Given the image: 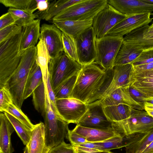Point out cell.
Returning a JSON list of instances; mask_svg holds the SVG:
<instances>
[{
  "mask_svg": "<svg viewBox=\"0 0 153 153\" xmlns=\"http://www.w3.org/2000/svg\"><path fill=\"white\" fill-rule=\"evenodd\" d=\"M108 3L120 13L128 16L153 12V4L142 0H109Z\"/></svg>",
  "mask_w": 153,
  "mask_h": 153,
  "instance_id": "9a60e30c",
  "label": "cell"
},
{
  "mask_svg": "<svg viewBox=\"0 0 153 153\" xmlns=\"http://www.w3.org/2000/svg\"><path fill=\"white\" fill-rule=\"evenodd\" d=\"M73 130L85 137L88 142H102L113 137L120 135L113 129H99L84 127L78 125H76Z\"/></svg>",
  "mask_w": 153,
  "mask_h": 153,
  "instance_id": "cb8c5ba5",
  "label": "cell"
},
{
  "mask_svg": "<svg viewBox=\"0 0 153 153\" xmlns=\"http://www.w3.org/2000/svg\"><path fill=\"white\" fill-rule=\"evenodd\" d=\"M143 1L149 3L150 4H153V0H142Z\"/></svg>",
  "mask_w": 153,
  "mask_h": 153,
  "instance_id": "9f6ffc18",
  "label": "cell"
},
{
  "mask_svg": "<svg viewBox=\"0 0 153 153\" xmlns=\"http://www.w3.org/2000/svg\"><path fill=\"white\" fill-rule=\"evenodd\" d=\"M153 62V47L143 50L140 55L131 64L134 66Z\"/></svg>",
  "mask_w": 153,
  "mask_h": 153,
  "instance_id": "60d3db41",
  "label": "cell"
},
{
  "mask_svg": "<svg viewBox=\"0 0 153 153\" xmlns=\"http://www.w3.org/2000/svg\"><path fill=\"white\" fill-rule=\"evenodd\" d=\"M93 19L85 20H54L53 25L63 33L74 37L92 26Z\"/></svg>",
  "mask_w": 153,
  "mask_h": 153,
  "instance_id": "7402d4cb",
  "label": "cell"
},
{
  "mask_svg": "<svg viewBox=\"0 0 153 153\" xmlns=\"http://www.w3.org/2000/svg\"><path fill=\"white\" fill-rule=\"evenodd\" d=\"M62 35V32L54 25L44 24L40 27L39 39L44 41L51 59L64 52Z\"/></svg>",
  "mask_w": 153,
  "mask_h": 153,
  "instance_id": "4fadbf2b",
  "label": "cell"
},
{
  "mask_svg": "<svg viewBox=\"0 0 153 153\" xmlns=\"http://www.w3.org/2000/svg\"><path fill=\"white\" fill-rule=\"evenodd\" d=\"M24 153H28L27 146H26L24 148Z\"/></svg>",
  "mask_w": 153,
  "mask_h": 153,
  "instance_id": "6f0895ef",
  "label": "cell"
},
{
  "mask_svg": "<svg viewBox=\"0 0 153 153\" xmlns=\"http://www.w3.org/2000/svg\"><path fill=\"white\" fill-rule=\"evenodd\" d=\"M129 90L132 98L144 109V105L146 102L144 98L147 97L136 89L131 87H129Z\"/></svg>",
  "mask_w": 153,
  "mask_h": 153,
  "instance_id": "bcb514c9",
  "label": "cell"
},
{
  "mask_svg": "<svg viewBox=\"0 0 153 153\" xmlns=\"http://www.w3.org/2000/svg\"><path fill=\"white\" fill-rule=\"evenodd\" d=\"M64 52L68 56L78 62L76 47L73 37L62 32Z\"/></svg>",
  "mask_w": 153,
  "mask_h": 153,
  "instance_id": "74e56055",
  "label": "cell"
},
{
  "mask_svg": "<svg viewBox=\"0 0 153 153\" xmlns=\"http://www.w3.org/2000/svg\"><path fill=\"white\" fill-rule=\"evenodd\" d=\"M146 102L153 104V98L148 97L144 98Z\"/></svg>",
  "mask_w": 153,
  "mask_h": 153,
  "instance_id": "db71d44e",
  "label": "cell"
},
{
  "mask_svg": "<svg viewBox=\"0 0 153 153\" xmlns=\"http://www.w3.org/2000/svg\"><path fill=\"white\" fill-rule=\"evenodd\" d=\"M114 76L111 82L98 102H100L112 92L121 87L129 86L134 68L131 63L113 67Z\"/></svg>",
  "mask_w": 153,
  "mask_h": 153,
  "instance_id": "2e32d148",
  "label": "cell"
},
{
  "mask_svg": "<svg viewBox=\"0 0 153 153\" xmlns=\"http://www.w3.org/2000/svg\"><path fill=\"white\" fill-rule=\"evenodd\" d=\"M4 113L13 125L23 144L26 146L30 139L31 131L28 130L20 121L10 114Z\"/></svg>",
  "mask_w": 153,
  "mask_h": 153,
  "instance_id": "1f68e13d",
  "label": "cell"
},
{
  "mask_svg": "<svg viewBox=\"0 0 153 153\" xmlns=\"http://www.w3.org/2000/svg\"><path fill=\"white\" fill-rule=\"evenodd\" d=\"M145 110L149 116L153 118V110L147 109Z\"/></svg>",
  "mask_w": 153,
  "mask_h": 153,
  "instance_id": "11a10c76",
  "label": "cell"
},
{
  "mask_svg": "<svg viewBox=\"0 0 153 153\" xmlns=\"http://www.w3.org/2000/svg\"><path fill=\"white\" fill-rule=\"evenodd\" d=\"M112 129L123 136L146 132L153 128V118L146 111L132 108L130 116L121 121L112 122Z\"/></svg>",
  "mask_w": 153,
  "mask_h": 153,
  "instance_id": "52a82bcc",
  "label": "cell"
},
{
  "mask_svg": "<svg viewBox=\"0 0 153 153\" xmlns=\"http://www.w3.org/2000/svg\"><path fill=\"white\" fill-rule=\"evenodd\" d=\"M80 0H59L53 1L50 3L48 10L45 12L34 13L37 18L46 21L52 20L53 17L58 14L67 8L78 3Z\"/></svg>",
  "mask_w": 153,
  "mask_h": 153,
  "instance_id": "484cf974",
  "label": "cell"
},
{
  "mask_svg": "<svg viewBox=\"0 0 153 153\" xmlns=\"http://www.w3.org/2000/svg\"><path fill=\"white\" fill-rule=\"evenodd\" d=\"M36 46L37 53L36 62L40 67L42 73L43 81L46 84L48 75V65L51 58L49 55L44 41L39 39Z\"/></svg>",
  "mask_w": 153,
  "mask_h": 153,
  "instance_id": "83f0119b",
  "label": "cell"
},
{
  "mask_svg": "<svg viewBox=\"0 0 153 153\" xmlns=\"http://www.w3.org/2000/svg\"><path fill=\"white\" fill-rule=\"evenodd\" d=\"M22 27L13 24L0 30V43L19 33Z\"/></svg>",
  "mask_w": 153,
  "mask_h": 153,
  "instance_id": "ab89813d",
  "label": "cell"
},
{
  "mask_svg": "<svg viewBox=\"0 0 153 153\" xmlns=\"http://www.w3.org/2000/svg\"><path fill=\"white\" fill-rule=\"evenodd\" d=\"M152 18V19L153 20V17ZM152 22H153L152 24L151 25L149 26V28H152V27H153V21Z\"/></svg>",
  "mask_w": 153,
  "mask_h": 153,
  "instance_id": "680465c9",
  "label": "cell"
},
{
  "mask_svg": "<svg viewBox=\"0 0 153 153\" xmlns=\"http://www.w3.org/2000/svg\"><path fill=\"white\" fill-rule=\"evenodd\" d=\"M129 87L136 89L147 97L153 98V69L133 73Z\"/></svg>",
  "mask_w": 153,
  "mask_h": 153,
  "instance_id": "d6986e66",
  "label": "cell"
},
{
  "mask_svg": "<svg viewBox=\"0 0 153 153\" xmlns=\"http://www.w3.org/2000/svg\"><path fill=\"white\" fill-rule=\"evenodd\" d=\"M48 91L46 85L43 81L33 91V102L35 109L43 116L46 109V101Z\"/></svg>",
  "mask_w": 153,
  "mask_h": 153,
  "instance_id": "f546056e",
  "label": "cell"
},
{
  "mask_svg": "<svg viewBox=\"0 0 153 153\" xmlns=\"http://www.w3.org/2000/svg\"><path fill=\"white\" fill-rule=\"evenodd\" d=\"M37 9L38 12L42 13L47 11L49 6L50 1L49 0H36Z\"/></svg>",
  "mask_w": 153,
  "mask_h": 153,
  "instance_id": "681fc988",
  "label": "cell"
},
{
  "mask_svg": "<svg viewBox=\"0 0 153 153\" xmlns=\"http://www.w3.org/2000/svg\"><path fill=\"white\" fill-rule=\"evenodd\" d=\"M77 153H114L110 151L99 150L97 151L91 152H79Z\"/></svg>",
  "mask_w": 153,
  "mask_h": 153,
  "instance_id": "f5cc1de1",
  "label": "cell"
},
{
  "mask_svg": "<svg viewBox=\"0 0 153 153\" xmlns=\"http://www.w3.org/2000/svg\"><path fill=\"white\" fill-rule=\"evenodd\" d=\"M43 81L41 68L35 62L26 84L24 94V99L25 100L32 95L34 90Z\"/></svg>",
  "mask_w": 153,
  "mask_h": 153,
  "instance_id": "f1b7e54d",
  "label": "cell"
},
{
  "mask_svg": "<svg viewBox=\"0 0 153 153\" xmlns=\"http://www.w3.org/2000/svg\"><path fill=\"white\" fill-rule=\"evenodd\" d=\"M48 153H76L71 144L65 143L64 141L50 149Z\"/></svg>",
  "mask_w": 153,
  "mask_h": 153,
  "instance_id": "7bdbcfd3",
  "label": "cell"
},
{
  "mask_svg": "<svg viewBox=\"0 0 153 153\" xmlns=\"http://www.w3.org/2000/svg\"><path fill=\"white\" fill-rule=\"evenodd\" d=\"M153 153V152H151V153Z\"/></svg>",
  "mask_w": 153,
  "mask_h": 153,
  "instance_id": "91938a15",
  "label": "cell"
},
{
  "mask_svg": "<svg viewBox=\"0 0 153 153\" xmlns=\"http://www.w3.org/2000/svg\"><path fill=\"white\" fill-rule=\"evenodd\" d=\"M15 20L11 14L8 12L0 18V30L9 25L14 24Z\"/></svg>",
  "mask_w": 153,
  "mask_h": 153,
  "instance_id": "7dc6e473",
  "label": "cell"
},
{
  "mask_svg": "<svg viewBox=\"0 0 153 153\" xmlns=\"http://www.w3.org/2000/svg\"><path fill=\"white\" fill-rule=\"evenodd\" d=\"M144 108L145 110L147 109L153 110V104L146 102L144 104Z\"/></svg>",
  "mask_w": 153,
  "mask_h": 153,
  "instance_id": "816d5d0a",
  "label": "cell"
},
{
  "mask_svg": "<svg viewBox=\"0 0 153 153\" xmlns=\"http://www.w3.org/2000/svg\"><path fill=\"white\" fill-rule=\"evenodd\" d=\"M28 153H48L50 150L46 145L44 124L42 122L35 125L31 131L30 141L27 146Z\"/></svg>",
  "mask_w": 153,
  "mask_h": 153,
  "instance_id": "ffe728a7",
  "label": "cell"
},
{
  "mask_svg": "<svg viewBox=\"0 0 153 153\" xmlns=\"http://www.w3.org/2000/svg\"><path fill=\"white\" fill-rule=\"evenodd\" d=\"M73 38L78 62L82 66L94 62L96 57V37L92 26Z\"/></svg>",
  "mask_w": 153,
  "mask_h": 153,
  "instance_id": "9c48e42d",
  "label": "cell"
},
{
  "mask_svg": "<svg viewBox=\"0 0 153 153\" xmlns=\"http://www.w3.org/2000/svg\"><path fill=\"white\" fill-rule=\"evenodd\" d=\"M113 76V68L105 70L94 62L82 66L71 98L78 99L88 105L94 103L107 89Z\"/></svg>",
  "mask_w": 153,
  "mask_h": 153,
  "instance_id": "6da1fadb",
  "label": "cell"
},
{
  "mask_svg": "<svg viewBox=\"0 0 153 153\" xmlns=\"http://www.w3.org/2000/svg\"><path fill=\"white\" fill-rule=\"evenodd\" d=\"M0 2L9 8L28 10L33 13L37 10L36 0H0Z\"/></svg>",
  "mask_w": 153,
  "mask_h": 153,
  "instance_id": "d6a6232c",
  "label": "cell"
},
{
  "mask_svg": "<svg viewBox=\"0 0 153 153\" xmlns=\"http://www.w3.org/2000/svg\"><path fill=\"white\" fill-rule=\"evenodd\" d=\"M129 87H123L117 89L102 100L99 103L102 107L124 104L136 110H143L144 109L131 96L129 90Z\"/></svg>",
  "mask_w": 153,
  "mask_h": 153,
  "instance_id": "e0dca14e",
  "label": "cell"
},
{
  "mask_svg": "<svg viewBox=\"0 0 153 153\" xmlns=\"http://www.w3.org/2000/svg\"><path fill=\"white\" fill-rule=\"evenodd\" d=\"M43 117L44 120L46 144L51 149L64 141L69 129V124L53 109L48 93L46 98L45 112Z\"/></svg>",
  "mask_w": 153,
  "mask_h": 153,
  "instance_id": "277c9868",
  "label": "cell"
},
{
  "mask_svg": "<svg viewBox=\"0 0 153 153\" xmlns=\"http://www.w3.org/2000/svg\"><path fill=\"white\" fill-rule=\"evenodd\" d=\"M12 103L13 97L8 88L5 85L0 87V111L5 112L9 105Z\"/></svg>",
  "mask_w": 153,
  "mask_h": 153,
  "instance_id": "f35d334b",
  "label": "cell"
},
{
  "mask_svg": "<svg viewBox=\"0 0 153 153\" xmlns=\"http://www.w3.org/2000/svg\"><path fill=\"white\" fill-rule=\"evenodd\" d=\"M56 102L59 115L69 124H77L88 108L86 104L73 98L56 99Z\"/></svg>",
  "mask_w": 153,
  "mask_h": 153,
  "instance_id": "8fae6325",
  "label": "cell"
},
{
  "mask_svg": "<svg viewBox=\"0 0 153 153\" xmlns=\"http://www.w3.org/2000/svg\"><path fill=\"white\" fill-rule=\"evenodd\" d=\"M40 21L35 19L22 27L18 56H21L26 50L36 46L40 35Z\"/></svg>",
  "mask_w": 153,
  "mask_h": 153,
  "instance_id": "ac0fdd59",
  "label": "cell"
},
{
  "mask_svg": "<svg viewBox=\"0 0 153 153\" xmlns=\"http://www.w3.org/2000/svg\"><path fill=\"white\" fill-rule=\"evenodd\" d=\"M79 72L70 77L54 92L56 99L71 98V94Z\"/></svg>",
  "mask_w": 153,
  "mask_h": 153,
  "instance_id": "836d02e7",
  "label": "cell"
},
{
  "mask_svg": "<svg viewBox=\"0 0 153 153\" xmlns=\"http://www.w3.org/2000/svg\"><path fill=\"white\" fill-rule=\"evenodd\" d=\"M128 16L120 13L108 3L93 19L92 26L96 38L104 36L109 30Z\"/></svg>",
  "mask_w": 153,
  "mask_h": 153,
  "instance_id": "30bf717a",
  "label": "cell"
},
{
  "mask_svg": "<svg viewBox=\"0 0 153 153\" xmlns=\"http://www.w3.org/2000/svg\"><path fill=\"white\" fill-rule=\"evenodd\" d=\"M152 152H153V141L145 148L142 153H150Z\"/></svg>",
  "mask_w": 153,
  "mask_h": 153,
  "instance_id": "f907efd6",
  "label": "cell"
},
{
  "mask_svg": "<svg viewBox=\"0 0 153 153\" xmlns=\"http://www.w3.org/2000/svg\"><path fill=\"white\" fill-rule=\"evenodd\" d=\"M82 67L64 52L57 57L51 59L48 65V74L54 92L70 77L79 72Z\"/></svg>",
  "mask_w": 153,
  "mask_h": 153,
  "instance_id": "5b68a950",
  "label": "cell"
},
{
  "mask_svg": "<svg viewBox=\"0 0 153 153\" xmlns=\"http://www.w3.org/2000/svg\"><path fill=\"white\" fill-rule=\"evenodd\" d=\"M107 4V0H81L58 14L52 21L92 19Z\"/></svg>",
  "mask_w": 153,
  "mask_h": 153,
  "instance_id": "8992f818",
  "label": "cell"
},
{
  "mask_svg": "<svg viewBox=\"0 0 153 153\" xmlns=\"http://www.w3.org/2000/svg\"><path fill=\"white\" fill-rule=\"evenodd\" d=\"M133 74H137L143 71L153 69V62L148 63L134 66Z\"/></svg>",
  "mask_w": 153,
  "mask_h": 153,
  "instance_id": "c3c4849f",
  "label": "cell"
},
{
  "mask_svg": "<svg viewBox=\"0 0 153 153\" xmlns=\"http://www.w3.org/2000/svg\"><path fill=\"white\" fill-rule=\"evenodd\" d=\"M4 112L10 114L20 121L28 130L31 131L34 128L35 125L31 123L21 108H19L13 103L10 104L7 110Z\"/></svg>",
  "mask_w": 153,
  "mask_h": 153,
  "instance_id": "8d00e7d4",
  "label": "cell"
},
{
  "mask_svg": "<svg viewBox=\"0 0 153 153\" xmlns=\"http://www.w3.org/2000/svg\"><path fill=\"white\" fill-rule=\"evenodd\" d=\"M15 131L13 125L3 113L0 114V153H13L14 151L11 136Z\"/></svg>",
  "mask_w": 153,
  "mask_h": 153,
  "instance_id": "603a6c76",
  "label": "cell"
},
{
  "mask_svg": "<svg viewBox=\"0 0 153 153\" xmlns=\"http://www.w3.org/2000/svg\"><path fill=\"white\" fill-rule=\"evenodd\" d=\"M76 153L79 152H91L101 150L100 142H87L79 145H72Z\"/></svg>",
  "mask_w": 153,
  "mask_h": 153,
  "instance_id": "b9f144b4",
  "label": "cell"
},
{
  "mask_svg": "<svg viewBox=\"0 0 153 153\" xmlns=\"http://www.w3.org/2000/svg\"><path fill=\"white\" fill-rule=\"evenodd\" d=\"M123 38L124 41L128 42L143 50L153 47V36L146 39L132 31Z\"/></svg>",
  "mask_w": 153,
  "mask_h": 153,
  "instance_id": "d590c367",
  "label": "cell"
},
{
  "mask_svg": "<svg viewBox=\"0 0 153 153\" xmlns=\"http://www.w3.org/2000/svg\"><path fill=\"white\" fill-rule=\"evenodd\" d=\"M37 53L36 46L26 50L21 56L17 68L5 85L11 93L13 103L20 108L25 100L24 94L25 86L36 62Z\"/></svg>",
  "mask_w": 153,
  "mask_h": 153,
  "instance_id": "7a4b0ae2",
  "label": "cell"
},
{
  "mask_svg": "<svg viewBox=\"0 0 153 153\" xmlns=\"http://www.w3.org/2000/svg\"><path fill=\"white\" fill-rule=\"evenodd\" d=\"M88 106L86 112L76 125L99 129H113L112 122L109 121L106 117L100 103Z\"/></svg>",
  "mask_w": 153,
  "mask_h": 153,
  "instance_id": "5bb4252c",
  "label": "cell"
},
{
  "mask_svg": "<svg viewBox=\"0 0 153 153\" xmlns=\"http://www.w3.org/2000/svg\"><path fill=\"white\" fill-rule=\"evenodd\" d=\"M152 13H145L128 15L109 30L106 35L124 37L132 31L152 22Z\"/></svg>",
  "mask_w": 153,
  "mask_h": 153,
  "instance_id": "7c38bea8",
  "label": "cell"
},
{
  "mask_svg": "<svg viewBox=\"0 0 153 153\" xmlns=\"http://www.w3.org/2000/svg\"><path fill=\"white\" fill-rule=\"evenodd\" d=\"M46 86L50 102L52 109L56 114L60 116L57 110L56 102V98L50 83L49 74L47 77Z\"/></svg>",
  "mask_w": 153,
  "mask_h": 153,
  "instance_id": "f6af8a7d",
  "label": "cell"
},
{
  "mask_svg": "<svg viewBox=\"0 0 153 153\" xmlns=\"http://www.w3.org/2000/svg\"><path fill=\"white\" fill-rule=\"evenodd\" d=\"M132 108L124 104L102 107L106 117L111 122H119L129 117L131 115Z\"/></svg>",
  "mask_w": 153,
  "mask_h": 153,
  "instance_id": "4316f807",
  "label": "cell"
},
{
  "mask_svg": "<svg viewBox=\"0 0 153 153\" xmlns=\"http://www.w3.org/2000/svg\"><path fill=\"white\" fill-rule=\"evenodd\" d=\"M10 13L15 20L14 24L23 27L33 22L36 18V15L28 10L9 8Z\"/></svg>",
  "mask_w": 153,
  "mask_h": 153,
  "instance_id": "4dcf8cb0",
  "label": "cell"
},
{
  "mask_svg": "<svg viewBox=\"0 0 153 153\" xmlns=\"http://www.w3.org/2000/svg\"><path fill=\"white\" fill-rule=\"evenodd\" d=\"M124 41L123 37L105 35L96 40L94 62L105 70L113 68L116 57Z\"/></svg>",
  "mask_w": 153,
  "mask_h": 153,
  "instance_id": "ba28073f",
  "label": "cell"
},
{
  "mask_svg": "<svg viewBox=\"0 0 153 153\" xmlns=\"http://www.w3.org/2000/svg\"><path fill=\"white\" fill-rule=\"evenodd\" d=\"M143 51L134 44L124 41L115 59L114 67L131 63Z\"/></svg>",
  "mask_w": 153,
  "mask_h": 153,
  "instance_id": "d4e9b609",
  "label": "cell"
},
{
  "mask_svg": "<svg viewBox=\"0 0 153 153\" xmlns=\"http://www.w3.org/2000/svg\"><path fill=\"white\" fill-rule=\"evenodd\" d=\"M22 34V31L0 43V87L5 85L19 63L21 56L18 54Z\"/></svg>",
  "mask_w": 153,
  "mask_h": 153,
  "instance_id": "3957f363",
  "label": "cell"
},
{
  "mask_svg": "<svg viewBox=\"0 0 153 153\" xmlns=\"http://www.w3.org/2000/svg\"><path fill=\"white\" fill-rule=\"evenodd\" d=\"M126 137V153H142L153 141V128L147 132L136 133Z\"/></svg>",
  "mask_w": 153,
  "mask_h": 153,
  "instance_id": "44dd1931",
  "label": "cell"
},
{
  "mask_svg": "<svg viewBox=\"0 0 153 153\" xmlns=\"http://www.w3.org/2000/svg\"><path fill=\"white\" fill-rule=\"evenodd\" d=\"M66 138L72 145H79L88 142L84 137L76 133L73 130H69Z\"/></svg>",
  "mask_w": 153,
  "mask_h": 153,
  "instance_id": "ee69618b",
  "label": "cell"
},
{
  "mask_svg": "<svg viewBox=\"0 0 153 153\" xmlns=\"http://www.w3.org/2000/svg\"><path fill=\"white\" fill-rule=\"evenodd\" d=\"M100 144L101 150L110 151L120 149L127 146V138L126 137L117 135L100 142Z\"/></svg>",
  "mask_w": 153,
  "mask_h": 153,
  "instance_id": "e575fe53",
  "label": "cell"
}]
</instances>
